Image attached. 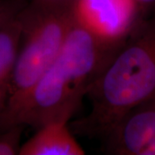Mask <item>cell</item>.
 <instances>
[{
  "label": "cell",
  "instance_id": "cell-1",
  "mask_svg": "<svg viewBox=\"0 0 155 155\" xmlns=\"http://www.w3.org/2000/svg\"><path fill=\"white\" fill-rule=\"evenodd\" d=\"M86 96L89 113L68 127L74 135L101 140L127 110L155 98V13L118 48Z\"/></svg>",
  "mask_w": 155,
  "mask_h": 155
},
{
  "label": "cell",
  "instance_id": "cell-2",
  "mask_svg": "<svg viewBox=\"0 0 155 155\" xmlns=\"http://www.w3.org/2000/svg\"><path fill=\"white\" fill-rule=\"evenodd\" d=\"M117 49L100 43L75 23L55 60L3 130L17 124L37 129L52 122L68 123L90 86Z\"/></svg>",
  "mask_w": 155,
  "mask_h": 155
},
{
  "label": "cell",
  "instance_id": "cell-3",
  "mask_svg": "<svg viewBox=\"0 0 155 155\" xmlns=\"http://www.w3.org/2000/svg\"><path fill=\"white\" fill-rule=\"evenodd\" d=\"M19 18V46L0 131L55 60L75 24L71 0H28Z\"/></svg>",
  "mask_w": 155,
  "mask_h": 155
},
{
  "label": "cell",
  "instance_id": "cell-4",
  "mask_svg": "<svg viewBox=\"0 0 155 155\" xmlns=\"http://www.w3.org/2000/svg\"><path fill=\"white\" fill-rule=\"evenodd\" d=\"M75 23L100 43L118 48L147 15L135 0H71Z\"/></svg>",
  "mask_w": 155,
  "mask_h": 155
},
{
  "label": "cell",
  "instance_id": "cell-5",
  "mask_svg": "<svg viewBox=\"0 0 155 155\" xmlns=\"http://www.w3.org/2000/svg\"><path fill=\"white\" fill-rule=\"evenodd\" d=\"M102 140L106 154L155 155V98L123 114Z\"/></svg>",
  "mask_w": 155,
  "mask_h": 155
},
{
  "label": "cell",
  "instance_id": "cell-6",
  "mask_svg": "<svg viewBox=\"0 0 155 155\" xmlns=\"http://www.w3.org/2000/svg\"><path fill=\"white\" fill-rule=\"evenodd\" d=\"M21 146L19 155H84L85 151L64 122H52Z\"/></svg>",
  "mask_w": 155,
  "mask_h": 155
},
{
  "label": "cell",
  "instance_id": "cell-7",
  "mask_svg": "<svg viewBox=\"0 0 155 155\" xmlns=\"http://www.w3.org/2000/svg\"><path fill=\"white\" fill-rule=\"evenodd\" d=\"M20 35L19 13L0 25V120L9 100Z\"/></svg>",
  "mask_w": 155,
  "mask_h": 155
},
{
  "label": "cell",
  "instance_id": "cell-8",
  "mask_svg": "<svg viewBox=\"0 0 155 155\" xmlns=\"http://www.w3.org/2000/svg\"><path fill=\"white\" fill-rule=\"evenodd\" d=\"M25 127V125L17 124L0 131V155H19Z\"/></svg>",
  "mask_w": 155,
  "mask_h": 155
},
{
  "label": "cell",
  "instance_id": "cell-9",
  "mask_svg": "<svg viewBox=\"0 0 155 155\" xmlns=\"http://www.w3.org/2000/svg\"><path fill=\"white\" fill-rule=\"evenodd\" d=\"M28 0H0V25L15 17Z\"/></svg>",
  "mask_w": 155,
  "mask_h": 155
},
{
  "label": "cell",
  "instance_id": "cell-10",
  "mask_svg": "<svg viewBox=\"0 0 155 155\" xmlns=\"http://www.w3.org/2000/svg\"><path fill=\"white\" fill-rule=\"evenodd\" d=\"M145 13L149 16L155 13V0H135Z\"/></svg>",
  "mask_w": 155,
  "mask_h": 155
}]
</instances>
